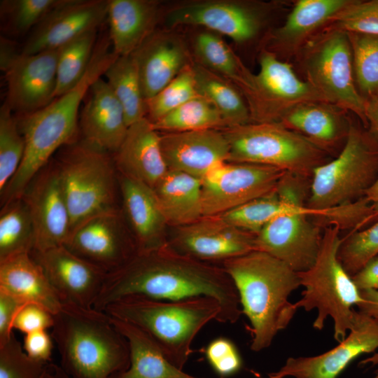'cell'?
Wrapping results in <instances>:
<instances>
[{"label":"cell","mask_w":378,"mask_h":378,"mask_svg":"<svg viewBox=\"0 0 378 378\" xmlns=\"http://www.w3.org/2000/svg\"><path fill=\"white\" fill-rule=\"evenodd\" d=\"M377 176L378 141L351 121L341 151L314 170L307 206L327 209L355 202L364 197Z\"/></svg>","instance_id":"8"},{"label":"cell","mask_w":378,"mask_h":378,"mask_svg":"<svg viewBox=\"0 0 378 378\" xmlns=\"http://www.w3.org/2000/svg\"><path fill=\"white\" fill-rule=\"evenodd\" d=\"M97 31L87 32L59 48L55 99L71 90L85 75L97 43Z\"/></svg>","instance_id":"37"},{"label":"cell","mask_w":378,"mask_h":378,"mask_svg":"<svg viewBox=\"0 0 378 378\" xmlns=\"http://www.w3.org/2000/svg\"><path fill=\"white\" fill-rule=\"evenodd\" d=\"M202 188V180L168 170L153 188L168 225L178 227L203 217Z\"/></svg>","instance_id":"31"},{"label":"cell","mask_w":378,"mask_h":378,"mask_svg":"<svg viewBox=\"0 0 378 378\" xmlns=\"http://www.w3.org/2000/svg\"><path fill=\"white\" fill-rule=\"evenodd\" d=\"M237 290L242 314L251 323V349L269 347L298 309L289 295L300 285L298 272L272 255L253 250L223 262Z\"/></svg>","instance_id":"2"},{"label":"cell","mask_w":378,"mask_h":378,"mask_svg":"<svg viewBox=\"0 0 378 378\" xmlns=\"http://www.w3.org/2000/svg\"><path fill=\"white\" fill-rule=\"evenodd\" d=\"M205 356L214 370L220 376L228 377L237 373L242 361L234 344L225 337H218L204 349Z\"/></svg>","instance_id":"47"},{"label":"cell","mask_w":378,"mask_h":378,"mask_svg":"<svg viewBox=\"0 0 378 378\" xmlns=\"http://www.w3.org/2000/svg\"><path fill=\"white\" fill-rule=\"evenodd\" d=\"M337 226L324 228L320 251L314 264L298 272L304 287L295 306L306 312L316 309L313 327L323 328L326 319L333 321L334 339L339 342L347 336L354 321L355 309L362 302L359 290L338 258L343 237Z\"/></svg>","instance_id":"6"},{"label":"cell","mask_w":378,"mask_h":378,"mask_svg":"<svg viewBox=\"0 0 378 378\" xmlns=\"http://www.w3.org/2000/svg\"><path fill=\"white\" fill-rule=\"evenodd\" d=\"M42 378H71L60 367L55 363H48Z\"/></svg>","instance_id":"54"},{"label":"cell","mask_w":378,"mask_h":378,"mask_svg":"<svg viewBox=\"0 0 378 378\" xmlns=\"http://www.w3.org/2000/svg\"><path fill=\"white\" fill-rule=\"evenodd\" d=\"M346 33L356 87L365 100L378 93V35Z\"/></svg>","instance_id":"39"},{"label":"cell","mask_w":378,"mask_h":378,"mask_svg":"<svg viewBox=\"0 0 378 378\" xmlns=\"http://www.w3.org/2000/svg\"><path fill=\"white\" fill-rule=\"evenodd\" d=\"M359 291L362 302L357 305L358 310L370 316L378 323V291L372 289Z\"/></svg>","instance_id":"52"},{"label":"cell","mask_w":378,"mask_h":378,"mask_svg":"<svg viewBox=\"0 0 378 378\" xmlns=\"http://www.w3.org/2000/svg\"><path fill=\"white\" fill-rule=\"evenodd\" d=\"M360 365H367L370 364L374 366L378 364V352H375L372 356L369 358H367L360 362ZM374 378H378V370L375 373Z\"/></svg>","instance_id":"56"},{"label":"cell","mask_w":378,"mask_h":378,"mask_svg":"<svg viewBox=\"0 0 378 378\" xmlns=\"http://www.w3.org/2000/svg\"><path fill=\"white\" fill-rule=\"evenodd\" d=\"M108 0H61L34 29L21 52L59 49L77 37L97 30L107 17Z\"/></svg>","instance_id":"21"},{"label":"cell","mask_w":378,"mask_h":378,"mask_svg":"<svg viewBox=\"0 0 378 378\" xmlns=\"http://www.w3.org/2000/svg\"><path fill=\"white\" fill-rule=\"evenodd\" d=\"M63 303L91 309L101 293L107 273L75 255L64 246L32 251Z\"/></svg>","instance_id":"20"},{"label":"cell","mask_w":378,"mask_h":378,"mask_svg":"<svg viewBox=\"0 0 378 378\" xmlns=\"http://www.w3.org/2000/svg\"><path fill=\"white\" fill-rule=\"evenodd\" d=\"M54 322V315L47 309L37 304L26 303L15 317L13 329L28 334L52 328Z\"/></svg>","instance_id":"48"},{"label":"cell","mask_w":378,"mask_h":378,"mask_svg":"<svg viewBox=\"0 0 378 378\" xmlns=\"http://www.w3.org/2000/svg\"><path fill=\"white\" fill-rule=\"evenodd\" d=\"M48 363L30 357L14 333L0 345V378H42Z\"/></svg>","instance_id":"46"},{"label":"cell","mask_w":378,"mask_h":378,"mask_svg":"<svg viewBox=\"0 0 378 378\" xmlns=\"http://www.w3.org/2000/svg\"><path fill=\"white\" fill-rule=\"evenodd\" d=\"M59 48L26 55L18 52L2 68L7 83L5 102L19 116L31 114L55 98Z\"/></svg>","instance_id":"15"},{"label":"cell","mask_w":378,"mask_h":378,"mask_svg":"<svg viewBox=\"0 0 378 378\" xmlns=\"http://www.w3.org/2000/svg\"><path fill=\"white\" fill-rule=\"evenodd\" d=\"M54 316L52 337L71 378H111L128 368V342L106 312L64 303Z\"/></svg>","instance_id":"4"},{"label":"cell","mask_w":378,"mask_h":378,"mask_svg":"<svg viewBox=\"0 0 378 378\" xmlns=\"http://www.w3.org/2000/svg\"><path fill=\"white\" fill-rule=\"evenodd\" d=\"M274 4L240 0L193 1L169 10L165 21L169 27H204L237 43H244L259 36L275 8Z\"/></svg>","instance_id":"13"},{"label":"cell","mask_w":378,"mask_h":378,"mask_svg":"<svg viewBox=\"0 0 378 378\" xmlns=\"http://www.w3.org/2000/svg\"><path fill=\"white\" fill-rule=\"evenodd\" d=\"M295 58L304 80L326 101L355 115L367 129L365 100L356 87L346 32L325 27Z\"/></svg>","instance_id":"10"},{"label":"cell","mask_w":378,"mask_h":378,"mask_svg":"<svg viewBox=\"0 0 378 378\" xmlns=\"http://www.w3.org/2000/svg\"><path fill=\"white\" fill-rule=\"evenodd\" d=\"M160 146L168 170L201 180L229 162L230 146L221 130L163 133Z\"/></svg>","instance_id":"22"},{"label":"cell","mask_w":378,"mask_h":378,"mask_svg":"<svg viewBox=\"0 0 378 378\" xmlns=\"http://www.w3.org/2000/svg\"><path fill=\"white\" fill-rule=\"evenodd\" d=\"M180 300L196 297L215 299L221 307L219 322L234 323L242 314L236 287L225 270L176 253L167 247L137 253L108 273L94 308L104 311L127 297Z\"/></svg>","instance_id":"1"},{"label":"cell","mask_w":378,"mask_h":378,"mask_svg":"<svg viewBox=\"0 0 378 378\" xmlns=\"http://www.w3.org/2000/svg\"><path fill=\"white\" fill-rule=\"evenodd\" d=\"M111 318L127 340L130 352L128 368L111 378H202L187 374L173 365L154 340L138 327Z\"/></svg>","instance_id":"32"},{"label":"cell","mask_w":378,"mask_h":378,"mask_svg":"<svg viewBox=\"0 0 378 378\" xmlns=\"http://www.w3.org/2000/svg\"><path fill=\"white\" fill-rule=\"evenodd\" d=\"M258 72L254 74L244 64L233 83L246 102L251 122H279L300 104L326 101L308 82L298 76L290 63L262 48Z\"/></svg>","instance_id":"11"},{"label":"cell","mask_w":378,"mask_h":378,"mask_svg":"<svg viewBox=\"0 0 378 378\" xmlns=\"http://www.w3.org/2000/svg\"><path fill=\"white\" fill-rule=\"evenodd\" d=\"M367 129L378 141V93L365 99Z\"/></svg>","instance_id":"53"},{"label":"cell","mask_w":378,"mask_h":378,"mask_svg":"<svg viewBox=\"0 0 378 378\" xmlns=\"http://www.w3.org/2000/svg\"><path fill=\"white\" fill-rule=\"evenodd\" d=\"M255 234L242 230L220 216H203L177 227L166 247L197 260H222L255 250Z\"/></svg>","instance_id":"17"},{"label":"cell","mask_w":378,"mask_h":378,"mask_svg":"<svg viewBox=\"0 0 378 378\" xmlns=\"http://www.w3.org/2000/svg\"><path fill=\"white\" fill-rule=\"evenodd\" d=\"M159 5L153 0H109L107 17L115 55L132 54L153 33Z\"/></svg>","instance_id":"29"},{"label":"cell","mask_w":378,"mask_h":378,"mask_svg":"<svg viewBox=\"0 0 378 378\" xmlns=\"http://www.w3.org/2000/svg\"><path fill=\"white\" fill-rule=\"evenodd\" d=\"M257 378H278V377H276L270 374H268V377H258Z\"/></svg>","instance_id":"57"},{"label":"cell","mask_w":378,"mask_h":378,"mask_svg":"<svg viewBox=\"0 0 378 378\" xmlns=\"http://www.w3.org/2000/svg\"><path fill=\"white\" fill-rule=\"evenodd\" d=\"M103 312L144 331L165 358L183 370L194 338L210 321L219 322L221 307L215 299L204 296L180 300L134 296L118 300Z\"/></svg>","instance_id":"5"},{"label":"cell","mask_w":378,"mask_h":378,"mask_svg":"<svg viewBox=\"0 0 378 378\" xmlns=\"http://www.w3.org/2000/svg\"><path fill=\"white\" fill-rule=\"evenodd\" d=\"M351 279L359 290L378 291V255L370 259Z\"/></svg>","instance_id":"51"},{"label":"cell","mask_w":378,"mask_h":378,"mask_svg":"<svg viewBox=\"0 0 378 378\" xmlns=\"http://www.w3.org/2000/svg\"><path fill=\"white\" fill-rule=\"evenodd\" d=\"M64 246L107 274L123 266L138 253L133 237L124 229L118 210L97 215L78 225Z\"/></svg>","instance_id":"16"},{"label":"cell","mask_w":378,"mask_h":378,"mask_svg":"<svg viewBox=\"0 0 378 378\" xmlns=\"http://www.w3.org/2000/svg\"><path fill=\"white\" fill-rule=\"evenodd\" d=\"M23 348L30 357L47 363L50 362L53 344L52 337L46 330L25 334Z\"/></svg>","instance_id":"50"},{"label":"cell","mask_w":378,"mask_h":378,"mask_svg":"<svg viewBox=\"0 0 378 378\" xmlns=\"http://www.w3.org/2000/svg\"><path fill=\"white\" fill-rule=\"evenodd\" d=\"M146 100L155 96L190 64L183 40L170 33H153L132 54Z\"/></svg>","instance_id":"25"},{"label":"cell","mask_w":378,"mask_h":378,"mask_svg":"<svg viewBox=\"0 0 378 378\" xmlns=\"http://www.w3.org/2000/svg\"><path fill=\"white\" fill-rule=\"evenodd\" d=\"M83 140L115 153L128 130L124 110L111 88L102 77L90 86L80 117Z\"/></svg>","instance_id":"24"},{"label":"cell","mask_w":378,"mask_h":378,"mask_svg":"<svg viewBox=\"0 0 378 378\" xmlns=\"http://www.w3.org/2000/svg\"><path fill=\"white\" fill-rule=\"evenodd\" d=\"M197 62L234 83L239 76L243 62L219 35L211 31L199 33L194 40Z\"/></svg>","instance_id":"38"},{"label":"cell","mask_w":378,"mask_h":378,"mask_svg":"<svg viewBox=\"0 0 378 378\" xmlns=\"http://www.w3.org/2000/svg\"><path fill=\"white\" fill-rule=\"evenodd\" d=\"M351 0H299L281 26L269 31L262 39V49L278 57H295L313 36Z\"/></svg>","instance_id":"23"},{"label":"cell","mask_w":378,"mask_h":378,"mask_svg":"<svg viewBox=\"0 0 378 378\" xmlns=\"http://www.w3.org/2000/svg\"><path fill=\"white\" fill-rule=\"evenodd\" d=\"M230 146L229 162L262 164L311 178L330 155L279 122L253 123L221 130Z\"/></svg>","instance_id":"9"},{"label":"cell","mask_w":378,"mask_h":378,"mask_svg":"<svg viewBox=\"0 0 378 378\" xmlns=\"http://www.w3.org/2000/svg\"><path fill=\"white\" fill-rule=\"evenodd\" d=\"M61 0L1 1V16L10 31L23 34L35 28Z\"/></svg>","instance_id":"44"},{"label":"cell","mask_w":378,"mask_h":378,"mask_svg":"<svg viewBox=\"0 0 378 378\" xmlns=\"http://www.w3.org/2000/svg\"><path fill=\"white\" fill-rule=\"evenodd\" d=\"M21 197L33 221L36 238L33 251L64 246L71 234V218L55 163L46 165Z\"/></svg>","instance_id":"18"},{"label":"cell","mask_w":378,"mask_h":378,"mask_svg":"<svg viewBox=\"0 0 378 378\" xmlns=\"http://www.w3.org/2000/svg\"><path fill=\"white\" fill-rule=\"evenodd\" d=\"M108 42L104 38L97 42L88 68L75 87L43 108L17 118L26 147L21 164L7 185L11 195H21L52 154L75 141L82 101L118 56L109 51Z\"/></svg>","instance_id":"3"},{"label":"cell","mask_w":378,"mask_h":378,"mask_svg":"<svg viewBox=\"0 0 378 378\" xmlns=\"http://www.w3.org/2000/svg\"><path fill=\"white\" fill-rule=\"evenodd\" d=\"M349 113L330 102L311 101L291 108L279 123L329 155L338 154L346 141L352 121Z\"/></svg>","instance_id":"26"},{"label":"cell","mask_w":378,"mask_h":378,"mask_svg":"<svg viewBox=\"0 0 378 378\" xmlns=\"http://www.w3.org/2000/svg\"><path fill=\"white\" fill-rule=\"evenodd\" d=\"M192 67L198 94L216 106L227 127L251 122L246 102L232 83L197 62Z\"/></svg>","instance_id":"33"},{"label":"cell","mask_w":378,"mask_h":378,"mask_svg":"<svg viewBox=\"0 0 378 378\" xmlns=\"http://www.w3.org/2000/svg\"><path fill=\"white\" fill-rule=\"evenodd\" d=\"M286 172L262 164L226 162L202 179L203 216H219L276 191Z\"/></svg>","instance_id":"14"},{"label":"cell","mask_w":378,"mask_h":378,"mask_svg":"<svg viewBox=\"0 0 378 378\" xmlns=\"http://www.w3.org/2000/svg\"><path fill=\"white\" fill-rule=\"evenodd\" d=\"M337 255L351 276L378 255V219L369 227L343 237Z\"/></svg>","instance_id":"43"},{"label":"cell","mask_w":378,"mask_h":378,"mask_svg":"<svg viewBox=\"0 0 378 378\" xmlns=\"http://www.w3.org/2000/svg\"><path fill=\"white\" fill-rule=\"evenodd\" d=\"M0 289L24 303L41 305L53 315L64 304L30 253L17 255L0 262Z\"/></svg>","instance_id":"30"},{"label":"cell","mask_w":378,"mask_h":378,"mask_svg":"<svg viewBox=\"0 0 378 378\" xmlns=\"http://www.w3.org/2000/svg\"><path fill=\"white\" fill-rule=\"evenodd\" d=\"M119 186L123 212L138 253L166 247L165 227L168 224L153 189L123 175L120 176Z\"/></svg>","instance_id":"27"},{"label":"cell","mask_w":378,"mask_h":378,"mask_svg":"<svg viewBox=\"0 0 378 378\" xmlns=\"http://www.w3.org/2000/svg\"><path fill=\"white\" fill-rule=\"evenodd\" d=\"M35 231L22 197L2 206L0 214V262L30 253L35 248Z\"/></svg>","instance_id":"35"},{"label":"cell","mask_w":378,"mask_h":378,"mask_svg":"<svg viewBox=\"0 0 378 378\" xmlns=\"http://www.w3.org/2000/svg\"><path fill=\"white\" fill-rule=\"evenodd\" d=\"M115 168L123 175L153 188L168 172L160 146V134L144 118L129 126L114 153Z\"/></svg>","instance_id":"28"},{"label":"cell","mask_w":378,"mask_h":378,"mask_svg":"<svg viewBox=\"0 0 378 378\" xmlns=\"http://www.w3.org/2000/svg\"><path fill=\"white\" fill-rule=\"evenodd\" d=\"M326 27L345 32L378 35V0H351Z\"/></svg>","instance_id":"45"},{"label":"cell","mask_w":378,"mask_h":378,"mask_svg":"<svg viewBox=\"0 0 378 378\" xmlns=\"http://www.w3.org/2000/svg\"><path fill=\"white\" fill-rule=\"evenodd\" d=\"M197 95L194 72L190 64L158 94L146 100V118L153 123Z\"/></svg>","instance_id":"41"},{"label":"cell","mask_w":378,"mask_h":378,"mask_svg":"<svg viewBox=\"0 0 378 378\" xmlns=\"http://www.w3.org/2000/svg\"><path fill=\"white\" fill-rule=\"evenodd\" d=\"M377 349V321L355 309L352 326L338 345L317 356L288 358L279 371L270 374L278 378H337L354 359Z\"/></svg>","instance_id":"19"},{"label":"cell","mask_w":378,"mask_h":378,"mask_svg":"<svg viewBox=\"0 0 378 378\" xmlns=\"http://www.w3.org/2000/svg\"><path fill=\"white\" fill-rule=\"evenodd\" d=\"M338 214V207L315 209L306 202H289L285 212L255 234V250L281 260L296 272L306 271L314 264L321 245L323 228L317 223L328 225Z\"/></svg>","instance_id":"12"},{"label":"cell","mask_w":378,"mask_h":378,"mask_svg":"<svg viewBox=\"0 0 378 378\" xmlns=\"http://www.w3.org/2000/svg\"><path fill=\"white\" fill-rule=\"evenodd\" d=\"M364 197L378 214V176L370 188L366 190Z\"/></svg>","instance_id":"55"},{"label":"cell","mask_w":378,"mask_h":378,"mask_svg":"<svg viewBox=\"0 0 378 378\" xmlns=\"http://www.w3.org/2000/svg\"><path fill=\"white\" fill-rule=\"evenodd\" d=\"M104 75L124 110L128 127L146 118V99L133 55L117 56Z\"/></svg>","instance_id":"34"},{"label":"cell","mask_w":378,"mask_h":378,"mask_svg":"<svg viewBox=\"0 0 378 378\" xmlns=\"http://www.w3.org/2000/svg\"><path fill=\"white\" fill-rule=\"evenodd\" d=\"M24 304L13 295L0 289V345L4 344L13 333L14 321Z\"/></svg>","instance_id":"49"},{"label":"cell","mask_w":378,"mask_h":378,"mask_svg":"<svg viewBox=\"0 0 378 378\" xmlns=\"http://www.w3.org/2000/svg\"><path fill=\"white\" fill-rule=\"evenodd\" d=\"M282 207L283 202L274 191L219 216L228 223L256 234L267 222L281 214Z\"/></svg>","instance_id":"42"},{"label":"cell","mask_w":378,"mask_h":378,"mask_svg":"<svg viewBox=\"0 0 378 378\" xmlns=\"http://www.w3.org/2000/svg\"><path fill=\"white\" fill-rule=\"evenodd\" d=\"M71 218V233L90 218L118 211L115 166L109 153L85 140L66 146L55 162Z\"/></svg>","instance_id":"7"},{"label":"cell","mask_w":378,"mask_h":378,"mask_svg":"<svg viewBox=\"0 0 378 378\" xmlns=\"http://www.w3.org/2000/svg\"><path fill=\"white\" fill-rule=\"evenodd\" d=\"M152 124L155 130L164 133L227 127L219 111L200 94Z\"/></svg>","instance_id":"36"},{"label":"cell","mask_w":378,"mask_h":378,"mask_svg":"<svg viewBox=\"0 0 378 378\" xmlns=\"http://www.w3.org/2000/svg\"><path fill=\"white\" fill-rule=\"evenodd\" d=\"M25 140L13 112L4 102L0 108V191L18 171L25 152Z\"/></svg>","instance_id":"40"}]
</instances>
